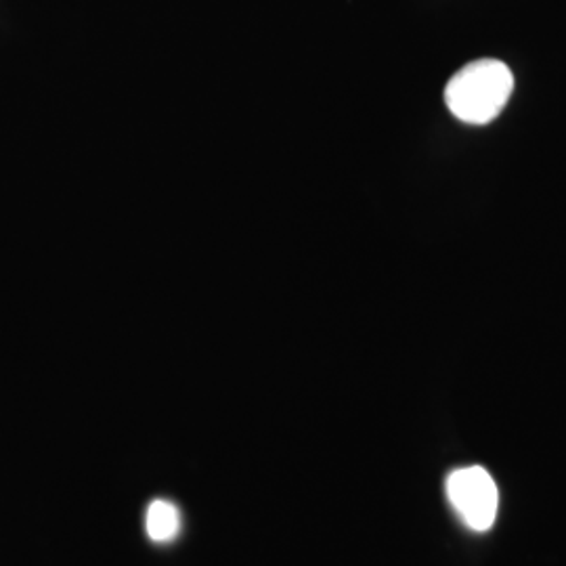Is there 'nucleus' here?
Returning <instances> with one entry per match:
<instances>
[{
  "label": "nucleus",
  "instance_id": "1",
  "mask_svg": "<svg viewBox=\"0 0 566 566\" xmlns=\"http://www.w3.org/2000/svg\"><path fill=\"white\" fill-rule=\"evenodd\" d=\"M512 91L514 76L504 61L476 60L447 82L446 103L458 120L483 126L502 114Z\"/></svg>",
  "mask_w": 566,
  "mask_h": 566
},
{
  "label": "nucleus",
  "instance_id": "2",
  "mask_svg": "<svg viewBox=\"0 0 566 566\" xmlns=\"http://www.w3.org/2000/svg\"><path fill=\"white\" fill-rule=\"evenodd\" d=\"M449 504L472 531H489L500 507V493L491 474L481 465H465L447 479Z\"/></svg>",
  "mask_w": 566,
  "mask_h": 566
},
{
  "label": "nucleus",
  "instance_id": "3",
  "mask_svg": "<svg viewBox=\"0 0 566 566\" xmlns=\"http://www.w3.org/2000/svg\"><path fill=\"white\" fill-rule=\"evenodd\" d=\"M145 528L151 542H158V544L172 542L181 528L179 507L166 500H154L147 507Z\"/></svg>",
  "mask_w": 566,
  "mask_h": 566
}]
</instances>
